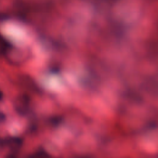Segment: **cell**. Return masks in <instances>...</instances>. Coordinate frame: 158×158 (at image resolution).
Listing matches in <instances>:
<instances>
[{
    "label": "cell",
    "instance_id": "1",
    "mask_svg": "<svg viewBox=\"0 0 158 158\" xmlns=\"http://www.w3.org/2000/svg\"><path fill=\"white\" fill-rule=\"evenodd\" d=\"M5 120H6V116L2 112H0V123H3Z\"/></svg>",
    "mask_w": 158,
    "mask_h": 158
}]
</instances>
